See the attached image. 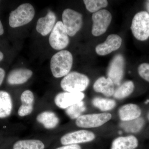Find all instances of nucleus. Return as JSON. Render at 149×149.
<instances>
[{"label":"nucleus","mask_w":149,"mask_h":149,"mask_svg":"<svg viewBox=\"0 0 149 149\" xmlns=\"http://www.w3.org/2000/svg\"><path fill=\"white\" fill-rule=\"evenodd\" d=\"M6 72L4 70L0 68V86L2 84L5 77Z\"/></svg>","instance_id":"c756f323"},{"label":"nucleus","mask_w":149,"mask_h":149,"mask_svg":"<svg viewBox=\"0 0 149 149\" xmlns=\"http://www.w3.org/2000/svg\"><path fill=\"white\" fill-rule=\"evenodd\" d=\"M68 36L62 22L58 21L51 32L49 43L53 49L61 50L66 48L69 44Z\"/></svg>","instance_id":"423d86ee"},{"label":"nucleus","mask_w":149,"mask_h":149,"mask_svg":"<svg viewBox=\"0 0 149 149\" xmlns=\"http://www.w3.org/2000/svg\"><path fill=\"white\" fill-rule=\"evenodd\" d=\"M135 85L132 81H127L115 91L113 96L118 100H122L130 95L134 91Z\"/></svg>","instance_id":"4be33fe9"},{"label":"nucleus","mask_w":149,"mask_h":149,"mask_svg":"<svg viewBox=\"0 0 149 149\" xmlns=\"http://www.w3.org/2000/svg\"><path fill=\"white\" fill-rule=\"evenodd\" d=\"M142 111L140 107L136 104H128L123 106L118 111L120 120L128 121L139 118L141 116Z\"/></svg>","instance_id":"2eb2a0df"},{"label":"nucleus","mask_w":149,"mask_h":149,"mask_svg":"<svg viewBox=\"0 0 149 149\" xmlns=\"http://www.w3.org/2000/svg\"><path fill=\"white\" fill-rule=\"evenodd\" d=\"M33 106H26L22 104L18 110V114L19 116L24 117L32 113Z\"/></svg>","instance_id":"cd10ccee"},{"label":"nucleus","mask_w":149,"mask_h":149,"mask_svg":"<svg viewBox=\"0 0 149 149\" xmlns=\"http://www.w3.org/2000/svg\"><path fill=\"white\" fill-rule=\"evenodd\" d=\"M56 19V15L53 12H48L45 16L38 19L36 26L37 32L43 36L47 35L54 27Z\"/></svg>","instance_id":"4468645a"},{"label":"nucleus","mask_w":149,"mask_h":149,"mask_svg":"<svg viewBox=\"0 0 149 149\" xmlns=\"http://www.w3.org/2000/svg\"><path fill=\"white\" fill-rule=\"evenodd\" d=\"M125 62L121 55L115 56L110 63L108 70V77L110 78L114 85H120L124 74Z\"/></svg>","instance_id":"9d476101"},{"label":"nucleus","mask_w":149,"mask_h":149,"mask_svg":"<svg viewBox=\"0 0 149 149\" xmlns=\"http://www.w3.org/2000/svg\"><path fill=\"white\" fill-rule=\"evenodd\" d=\"M145 124V120L143 118H139L128 121H123L120 126L125 132L130 133H137L140 132Z\"/></svg>","instance_id":"aec40b11"},{"label":"nucleus","mask_w":149,"mask_h":149,"mask_svg":"<svg viewBox=\"0 0 149 149\" xmlns=\"http://www.w3.org/2000/svg\"><path fill=\"white\" fill-rule=\"evenodd\" d=\"M148 119L149 120V112H148Z\"/></svg>","instance_id":"72a5a7b5"},{"label":"nucleus","mask_w":149,"mask_h":149,"mask_svg":"<svg viewBox=\"0 0 149 149\" xmlns=\"http://www.w3.org/2000/svg\"><path fill=\"white\" fill-rule=\"evenodd\" d=\"M89 83L90 80L85 74L72 72L63 77L61 82V86L66 92L81 93L86 90Z\"/></svg>","instance_id":"7ed1b4c3"},{"label":"nucleus","mask_w":149,"mask_h":149,"mask_svg":"<svg viewBox=\"0 0 149 149\" xmlns=\"http://www.w3.org/2000/svg\"><path fill=\"white\" fill-rule=\"evenodd\" d=\"M138 72L143 79L149 83V63L140 64L138 68Z\"/></svg>","instance_id":"bb28decb"},{"label":"nucleus","mask_w":149,"mask_h":149,"mask_svg":"<svg viewBox=\"0 0 149 149\" xmlns=\"http://www.w3.org/2000/svg\"><path fill=\"white\" fill-rule=\"evenodd\" d=\"M4 58L3 54L0 51V62Z\"/></svg>","instance_id":"473e14b6"},{"label":"nucleus","mask_w":149,"mask_h":149,"mask_svg":"<svg viewBox=\"0 0 149 149\" xmlns=\"http://www.w3.org/2000/svg\"><path fill=\"white\" fill-rule=\"evenodd\" d=\"M122 42V39L118 35L112 34L109 35L104 43L99 44L96 47V53L99 55H106L118 49Z\"/></svg>","instance_id":"f8f14e48"},{"label":"nucleus","mask_w":149,"mask_h":149,"mask_svg":"<svg viewBox=\"0 0 149 149\" xmlns=\"http://www.w3.org/2000/svg\"><path fill=\"white\" fill-rule=\"evenodd\" d=\"M92 19V34L94 36L97 37L106 32L111 22L112 15L108 10H101L93 14Z\"/></svg>","instance_id":"6e6552de"},{"label":"nucleus","mask_w":149,"mask_h":149,"mask_svg":"<svg viewBox=\"0 0 149 149\" xmlns=\"http://www.w3.org/2000/svg\"><path fill=\"white\" fill-rule=\"evenodd\" d=\"M13 107V102L9 93L6 91H0V119L9 117Z\"/></svg>","instance_id":"dca6fc26"},{"label":"nucleus","mask_w":149,"mask_h":149,"mask_svg":"<svg viewBox=\"0 0 149 149\" xmlns=\"http://www.w3.org/2000/svg\"><path fill=\"white\" fill-rule=\"evenodd\" d=\"M65 113L71 119H77L86 110L85 103L83 101L74 104L65 109Z\"/></svg>","instance_id":"b1692460"},{"label":"nucleus","mask_w":149,"mask_h":149,"mask_svg":"<svg viewBox=\"0 0 149 149\" xmlns=\"http://www.w3.org/2000/svg\"><path fill=\"white\" fill-rule=\"evenodd\" d=\"M146 7L148 10V13L149 14V1H147L146 2Z\"/></svg>","instance_id":"2f4dec72"},{"label":"nucleus","mask_w":149,"mask_h":149,"mask_svg":"<svg viewBox=\"0 0 149 149\" xmlns=\"http://www.w3.org/2000/svg\"><path fill=\"white\" fill-rule=\"evenodd\" d=\"M87 10L93 13L100 10L101 8L106 7L108 2L106 0H84Z\"/></svg>","instance_id":"393cba45"},{"label":"nucleus","mask_w":149,"mask_h":149,"mask_svg":"<svg viewBox=\"0 0 149 149\" xmlns=\"http://www.w3.org/2000/svg\"><path fill=\"white\" fill-rule=\"evenodd\" d=\"M56 149H81V147L78 144L65 145Z\"/></svg>","instance_id":"c85d7f7f"},{"label":"nucleus","mask_w":149,"mask_h":149,"mask_svg":"<svg viewBox=\"0 0 149 149\" xmlns=\"http://www.w3.org/2000/svg\"><path fill=\"white\" fill-rule=\"evenodd\" d=\"M22 104L26 106H33L34 96L32 91L27 90L22 94L20 97Z\"/></svg>","instance_id":"a878e982"},{"label":"nucleus","mask_w":149,"mask_h":149,"mask_svg":"<svg viewBox=\"0 0 149 149\" xmlns=\"http://www.w3.org/2000/svg\"><path fill=\"white\" fill-rule=\"evenodd\" d=\"M13 149H44L45 145L38 140H20L14 144Z\"/></svg>","instance_id":"412c9836"},{"label":"nucleus","mask_w":149,"mask_h":149,"mask_svg":"<svg viewBox=\"0 0 149 149\" xmlns=\"http://www.w3.org/2000/svg\"><path fill=\"white\" fill-rule=\"evenodd\" d=\"M37 121L42 124L45 128L52 129L58 125L59 119L56 115L52 111H45L37 115Z\"/></svg>","instance_id":"6ab92c4d"},{"label":"nucleus","mask_w":149,"mask_h":149,"mask_svg":"<svg viewBox=\"0 0 149 149\" xmlns=\"http://www.w3.org/2000/svg\"><path fill=\"white\" fill-rule=\"evenodd\" d=\"M4 32V28L3 27V24L2 23L1 21L0 20V36H1L3 34Z\"/></svg>","instance_id":"7c9ffc66"},{"label":"nucleus","mask_w":149,"mask_h":149,"mask_svg":"<svg viewBox=\"0 0 149 149\" xmlns=\"http://www.w3.org/2000/svg\"><path fill=\"white\" fill-rule=\"evenodd\" d=\"M73 63V57L69 51L61 50L51 58L50 68L53 75L56 78L65 77L69 73Z\"/></svg>","instance_id":"f257e3e1"},{"label":"nucleus","mask_w":149,"mask_h":149,"mask_svg":"<svg viewBox=\"0 0 149 149\" xmlns=\"http://www.w3.org/2000/svg\"><path fill=\"white\" fill-rule=\"evenodd\" d=\"M85 97V94L82 92H63L57 95L54 102L56 105L60 108L66 109L74 104L82 101Z\"/></svg>","instance_id":"9b49d317"},{"label":"nucleus","mask_w":149,"mask_h":149,"mask_svg":"<svg viewBox=\"0 0 149 149\" xmlns=\"http://www.w3.org/2000/svg\"><path fill=\"white\" fill-rule=\"evenodd\" d=\"M35 15V8L32 5L27 3L22 4L11 12L9 24L12 28L21 27L32 21Z\"/></svg>","instance_id":"f03ea898"},{"label":"nucleus","mask_w":149,"mask_h":149,"mask_svg":"<svg viewBox=\"0 0 149 149\" xmlns=\"http://www.w3.org/2000/svg\"><path fill=\"white\" fill-rule=\"evenodd\" d=\"M92 103L102 111L111 110L116 105V102L114 100L101 97L95 98L93 99Z\"/></svg>","instance_id":"5701e85b"},{"label":"nucleus","mask_w":149,"mask_h":149,"mask_svg":"<svg viewBox=\"0 0 149 149\" xmlns=\"http://www.w3.org/2000/svg\"><path fill=\"white\" fill-rule=\"evenodd\" d=\"M139 146V141L134 136H121L114 139L110 149H136Z\"/></svg>","instance_id":"a211bd4d"},{"label":"nucleus","mask_w":149,"mask_h":149,"mask_svg":"<svg viewBox=\"0 0 149 149\" xmlns=\"http://www.w3.org/2000/svg\"><path fill=\"white\" fill-rule=\"evenodd\" d=\"M32 70L25 68L14 69L9 73L7 82L10 85H19L26 83L32 77Z\"/></svg>","instance_id":"ddd939ff"},{"label":"nucleus","mask_w":149,"mask_h":149,"mask_svg":"<svg viewBox=\"0 0 149 149\" xmlns=\"http://www.w3.org/2000/svg\"><path fill=\"white\" fill-rule=\"evenodd\" d=\"M62 20L67 33L70 37L76 35L83 25L82 14L71 9H66L63 11Z\"/></svg>","instance_id":"39448f33"},{"label":"nucleus","mask_w":149,"mask_h":149,"mask_svg":"<svg viewBox=\"0 0 149 149\" xmlns=\"http://www.w3.org/2000/svg\"><path fill=\"white\" fill-rule=\"evenodd\" d=\"M114 84L109 77H102L98 78L94 83L93 88L96 92L101 93L105 96L110 97L114 94Z\"/></svg>","instance_id":"f3484780"},{"label":"nucleus","mask_w":149,"mask_h":149,"mask_svg":"<svg viewBox=\"0 0 149 149\" xmlns=\"http://www.w3.org/2000/svg\"><path fill=\"white\" fill-rule=\"evenodd\" d=\"M95 138L93 132L86 130H79L70 132L64 135L61 139L62 145H75L88 143L93 141Z\"/></svg>","instance_id":"1a4fd4ad"},{"label":"nucleus","mask_w":149,"mask_h":149,"mask_svg":"<svg viewBox=\"0 0 149 149\" xmlns=\"http://www.w3.org/2000/svg\"><path fill=\"white\" fill-rule=\"evenodd\" d=\"M133 36L137 40L146 41L149 37V14L145 11L135 15L130 27Z\"/></svg>","instance_id":"20e7f679"},{"label":"nucleus","mask_w":149,"mask_h":149,"mask_svg":"<svg viewBox=\"0 0 149 149\" xmlns=\"http://www.w3.org/2000/svg\"><path fill=\"white\" fill-rule=\"evenodd\" d=\"M112 117L109 113L83 115L76 119V125L83 128L99 127L109 121Z\"/></svg>","instance_id":"0eeeda50"}]
</instances>
